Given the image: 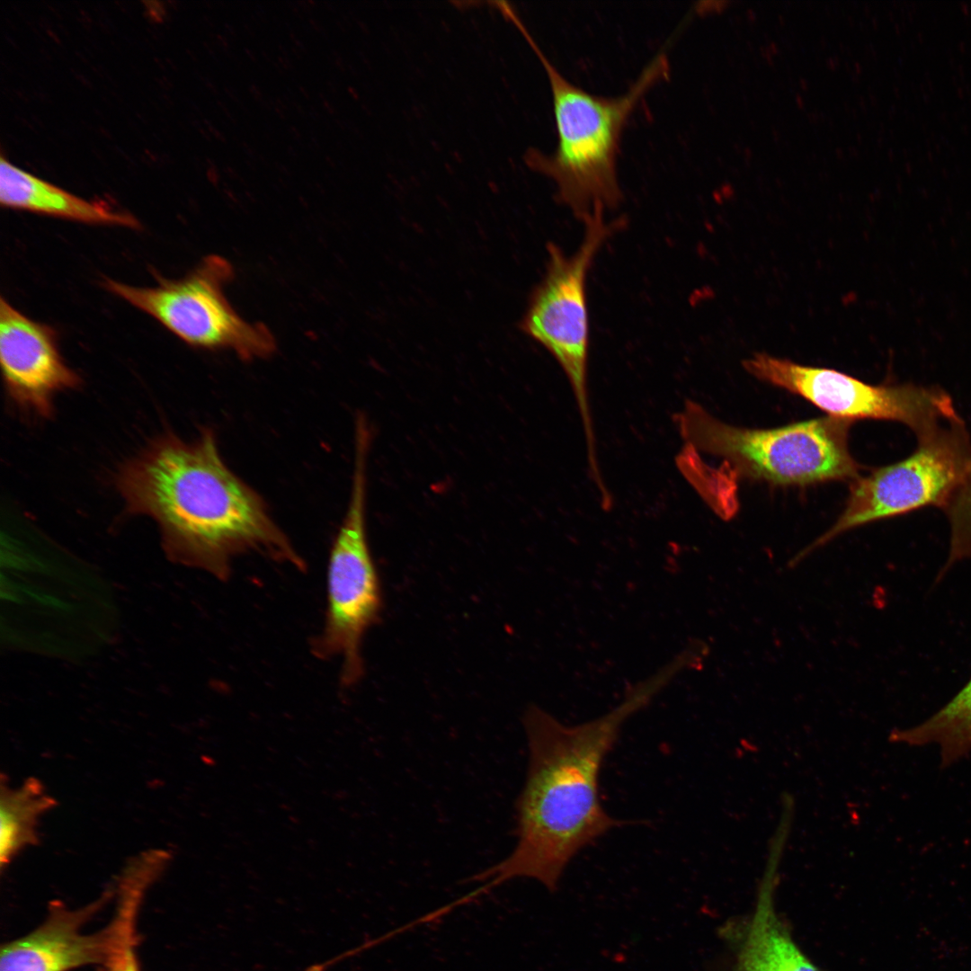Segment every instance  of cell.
I'll use <instances>...</instances> for the list:
<instances>
[{
  "mask_svg": "<svg viewBox=\"0 0 971 971\" xmlns=\"http://www.w3.org/2000/svg\"><path fill=\"white\" fill-rule=\"evenodd\" d=\"M0 202L3 206L90 224L138 227L130 214L84 200L13 165L0 156Z\"/></svg>",
  "mask_w": 971,
  "mask_h": 971,
  "instance_id": "obj_12",
  "label": "cell"
},
{
  "mask_svg": "<svg viewBox=\"0 0 971 971\" xmlns=\"http://www.w3.org/2000/svg\"><path fill=\"white\" fill-rule=\"evenodd\" d=\"M230 263L209 255L180 280L159 279L154 287H133L107 279L103 286L150 315L190 345L230 350L244 360L272 355L276 343L263 324L244 320L224 294Z\"/></svg>",
  "mask_w": 971,
  "mask_h": 971,
  "instance_id": "obj_8",
  "label": "cell"
},
{
  "mask_svg": "<svg viewBox=\"0 0 971 971\" xmlns=\"http://www.w3.org/2000/svg\"><path fill=\"white\" fill-rule=\"evenodd\" d=\"M0 361L7 393L24 412L49 417L54 396L79 376L62 359L54 330L0 299Z\"/></svg>",
  "mask_w": 971,
  "mask_h": 971,
  "instance_id": "obj_10",
  "label": "cell"
},
{
  "mask_svg": "<svg viewBox=\"0 0 971 971\" xmlns=\"http://www.w3.org/2000/svg\"><path fill=\"white\" fill-rule=\"evenodd\" d=\"M743 366L756 379L804 397L829 416L898 422L917 440L960 416L951 396L935 386H874L835 370L806 366L767 353L753 354Z\"/></svg>",
  "mask_w": 971,
  "mask_h": 971,
  "instance_id": "obj_9",
  "label": "cell"
},
{
  "mask_svg": "<svg viewBox=\"0 0 971 971\" xmlns=\"http://www.w3.org/2000/svg\"><path fill=\"white\" fill-rule=\"evenodd\" d=\"M639 691L605 716L566 726L537 707L525 713L529 769L517 803V841L504 860L471 877L481 894L518 877L557 889L571 860L610 830L628 824L610 816L599 796L604 759L625 720L650 699Z\"/></svg>",
  "mask_w": 971,
  "mask_h": 971,
  "instance_id": "obj_2",
  "label": "cell"
},
{
  "mask_svg": "<svg viewBox=\"0 0 971 971\" xmlns=\"http://www.w3.org/2000/svg\"><path fill=\"white\" fill-rule=\"evenodd\" d=\"M779 862L769 860L740 960L753 971H820L779 922L772 892Z\"/></svg>",
  "mask_w": 971,
  "mask_h": 971,
  "instance_id": "obj_13",
  "label": "cell"
},
{
  "mask_svg": "<svg viewBox=\"0 0 971 971\" xmlns=\"http://www.w3.org/2000/svg\"><path fill=\"white\" fill-rule=\"evenodd\" d=\"M501 13L521 31L548 77L557 142L546 155L530 147L524 161L532 170L554 181L558 200L583 221L597 209L619 205L622 193L617 158L624 126L646 93L668 72V59L659 53L623 94L615 97L592 94L573 84L543 53L512 4Z\"/></svg>",
  "mask_w": 971,
  "mask_h": 971,
  "instance_id": "obj_4",
  "label": "cell"
},
{
  "mask_svg": "<svg viewBox=\"0 0 971 971\" xmlns=\"http://www.w3.org/2000/svg\"><path fill=\"white\" fill-rule=\"evenodd\" d=\"M738 971H753V970L747 964H745L744 961L740 960L739 967H738Z\"/></svg>",
  "mask_w": 971,
  "mask_h": 971,
  "instance_id": "obj_18",
  "label": "cell"
},
{
  "mask_svg": "<svg viewBox=\"0 0 971 971\" xmlns=\"http://www.w3.org/2000/svg\"><path fill=\"white\" fill-rule=\"evenodd\" d=\"M681 448L722 459L719 468L681 458L677 468L716 512H725L727 475L780 486L855 479L860 465L848 444L852 421L825 416L773 429L724 423L687 400L674 415Z\"/></svg>",
  "mask_w": 971,
  "mask_h": 971,
  "instance_id": "obj_3",
  "label": "cell"
},
{
  "mask_svg": "<svg viewBox=\"0 0 971 971\" xmlns=\"http://www.w3.org/2000/svg\"><path fill=\"white\" fill-rule=\"evenodd\" d=\"M41 783L28 779L22 786L11 788L1 784L0 796V864L7 866L22 849L38 842L39 817L55 806Z\"/></svg>",
  "mask_w": 971,
  "mask_h": 971,
  "instance_id": "obj_14",
  "label": "cell"
},
{
  "mask_svg": "<svg viewBox=\"0 0 971 971\" xmlns=\"http://www.w3.org/2000/svg\"><path fill=\"white\" fill-rule=\"evenodd\" d=\"M949 522V554L943 570L971 558V467L956 494L944 510Z\"/></svg>",
  "mask_w": 971,
  "mask_h": 971,
  "instance_id": "obj_17",
  "label": "cell"
},
{
  "mask_svg": "<svg viewBox=\"0 0 971 971\" xmlns=\"http://www.w3.org/2000/svg\"><path fill=\"white\" fill-rule=\"evenodd\" d=\"M139 904L133 899L119 902L112 921L113 943L105 963L107 971H139L135 952V926Z\"/></svg>",
  "mask_w": 971,
  "mask_h": 971,
  "instance_id": "obj_16",
  "label": "cell"
},
{
  "mask_svg": "<svg viewBox=\"0 0 971 971\" xmlns=\"http://www.w3.org/2000/svg\"><path fill=\"white\" fill-rule=\"evenodd\" d=\"M595 209L584 220L577 250L566 254L548 244L546 272L534 289L521 321L522 331L544 346L558 362L571 386L581 417L588 465L599 467L588 392L589 316L586 280L595 256L625 221L606 222Z\"/></svg>",
  "mask_w": 971,
  "mask_h": 971,
  "instance_id": "obj_5",
  "label": "cell"
},
{
  "mask_svg": "<svg viewBox=\"0 0 971 971\" xmlns=\"http://www.w3.org/2000/svg\"><path fill=\"white\" fill-rule=\"evenodd\" d=\"M371 434L354 433L351 494L333 542L327 566V609L323 631L314 644L322 658L339 657L341 681L356 683L363 673L361 642L381 609L379 576L367 537L368 456Z\"/></svg>",
  "mask_w": 971,
  "mask_h": 971,
  "instance_id": "obj_6",
  "label": "cell"
},
{
  "mask_svg": "<svg viewBox=\"0 0 971 971\" xmlns=\"http://www.w3.org/2000/svg\"><path fill=\"white\" fill-rule=\"evenodd\" d=\"M916 450L896 463L854 479L834 524L798 552L789 566L847 530L925 506L943 511L971 467V437L959 416L917 440Z\"/></svg>",
  "mask_w": 971,
  "mask_h": 971,
  "instance_id": "obj_7",
  "label": "cell"
},
{
  "mask_svg": "<svg viewBox=\"0 0 971 971\" xmlns=\"http://www.w3.org/2000/svg\"><path fill=\"white\" fill-rule=\"evenodd\" d=\"M116 485L129 512L157 522L175 561L223 580L245 554L305 567L262 496L226 464L210 428L189 441L171 432L154 440L120 468Z\"/></svg>",
  "mask_w": 971,
  "mask_h": 971,
  "instance_id": "obj_1",
  "label": "cell"
},
{
  "mask_svg": "<svg viewBox=\"0 0 971 971\" xmlns=\"http://www.w3.org/2000/svg\"><path fill=\"white\" fill-rule=\"evenodd\" d=\"M891 740L911 745L937 744L950 763L971 749V678L960 691L921 725L895 730Z\"/></svg>",
  "mask_w": 971,
  "mask_h": 971,
  "instance_id": "obj_15",
  "label": "cell"
},
{
  "mask_svg": "<svg viewBox=\"0 0 971 971\" xmlns=\"http://www.w3.org/2000/svg\"><path fill=\"white\" fill-rule=\"evenodd\" d=\"M104 899L76 910L58 902L52 904L38 928L2 946L0 971H69L105 965L113 943L111 925L94 934L83 931Z\"/></svg>",
  "mask_w": 971,
  "mask_h": 971,
  "instance_id": "obj_11",
  "label": "cell"
}]
</instances>
